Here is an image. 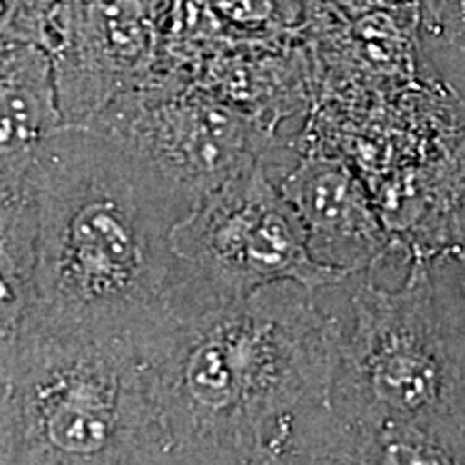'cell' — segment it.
Listing matches in <instances>:
<instances>
[{
    "label": "cell",
    "instance_id": "52a82bcc",
    "mask_svg": "<svg viewBox=\"0 0 465 465\" xmlns=\"http://www.w3.org/2000/svg\"><path fill=\"white\" fill-rule=\"evenodd\" d=\"M162 0H52L44 48L63 125H84L141 89L160 48Z\"/></svg>",
    "mask_w": 465,
    "mask_h": 465
},
{
    "label": "cell",
    "instance_id": "9a60e30c",
    "mask_svg": "<svg viewBox=\"0 0 465 465\" xmlns=\"http://www.w3.org/2000/svg\"><path fill=\"white\" fill-rule=\"evenodd\" d=\"M304 7L328 11L342 20L380 14V11H407L418 7L416 0H304Z\"/></svg>",
    "mask_w": 465,
    "mask_h": 465
},
{
    "label": "cell",
    "instance_id": "6da1fadb",
    "mask_svg": "<svg viewBox=\"0 0 465 465\" xmlns=\"http://www.w3.org/2000/svg\"><path fill=\"white\" fill-rule=\"evenodd\" d=\"M317 295L300 282L267 284L151 345L171 463H334L342 319Z\"/></svg>",
    "mask_w": 465,
    "mask_h": 465
},
{
    "label": "cell",
    "instance_id": "5b68a950",
    "mask_svg": "<svg viewBox=\"0 0 465 465\" xmlns=\"http://www.w3.org/2000/svg\"><path fill=\"white\" fill-rule=\"evenodd\" d=\"M171 242L182 322L267 284L291 281L325 291L351 278L317 263L304 224L265 160L207 194L173 226Z\"/></svg>",
    "mask_w": 465,
    "mask_h": 465
},
{
    "label": "cell",
    "instance_id": "5bb4252c",
    "mask_svg": "<svg viewBox=\"0 0 465 465\" xmlns=\"http://www.w3.org/2000/svg\"><path fill=\"white\" fill-rule=\"evenodd\" d=\"M226 25L246 35L298 31L304 22V0H207Z\"/></svg>",
    "mask_w": 465,
    "mask_h": 465
},
{
    "label": "cell",
    "instance_id": "7a4b0ae2",
    "mask_svg": "<svg viewBox=\"0 0 465 465\" xmlns=\"http://www.w3.org/2000/svg\"><path fill=\"white\" fill-rule=\"evenodd\" d=\"M26 190L37 213L28 323L125 336L147 351L182 322L171 232L183 216L119 144L63 125Z\"/></svg>",
    "mask_w": 465,
    "mask_h": 465
},
{
    "label": "cell",
    "instance_id": "8992f818",
    "mask_svg": "<svg viewBox=\"0 0 465 465\" xmlns=\"http://www.w3.org/2000/svg\"><path fill=\"white\" fill-rule=\"evenodd\" d=\"M119 144L185 218L231 177L281 158L287 141L199 84H143L84 124Z\"/></svg>",
    "mask_w": 465,
    "mask_h": 465
},
{
    "label": "cell",
    "instance_id": "2e32d148",
    "mask_svg": "<svg viewBox=\"0 0 465 465\" xmlns=\"http://www.w3.org/2000/svg\"><path fill=\"white\" fill-rule=\"evenodd\" d=\"M416 3H418V7H420V5L427 3V0H416Z\"/></svg>",
    "mask_w": 465,
    "mask_h": 465
},
{
    "label": "cell",
    "instance_id": "3957f363",
    "mask_svg": "<svg viewBox=\"0 0 465 465\" xmlns=\"http://www.w3.org/2000/svg\"><path fill=\"white\" fill-rule=\"evenodd\" d=\"M336 358V463H465L457 380L427 259L397 289L351 276Z\"/></svg>",
    "mask_w": 465,
    "mask_h": 465
},
{
    "label": "cell",
    "instance_id": "4fadbf2b",
    "mask_svg": "<svg viewBox=\"0 0 465 465\" xmlns=\"http://www.w3.org/2000/svg\"><path fill=\"white\" fill-rule=\"evenodd\" d=\"M420 26L435 67L459 93H465V0H427Z\"/></svg>",
    "mask_w": 465,
    "mask_h": 465
},
{
    "label": "cell",
    "instance_id": "7c38bea8",
    "mask_svg": "<svg viewBox=\"0 0 465 465\" xmlns=\"http://www.w3.org/2000/svg\"><path fill=\"white\" fill-rule=\"evenodd\" d=\"M438 291L457 380V416L465 431V254L427 259Z\"/></svg>",
    "mask_w": 465,
    "mask_h": 465
},
{
    "label": "cell",
    "instance_id": "30bf717a",
    "mask_svg": "<svg viewBox=\"0 0 465 465\" xmlns=\"http://www.w3.org/2000/svg\"><path fill=\"white\" fill-rule=\"evenodd\" d=\"M63 127L48 50L0 44V203L25 194L35 164Z\"/></svg>",
    "mask_w": 465,
    "mask_h": 465
},
{
    "label": "cell",
    "instance_id": "9c48e42d",
    "mask_svg": "<svg viewBox=\"0 0 465 465\" xmlns=\"http://www.w3.org/2000/svg\"><path fill=\"white\" fill-rule=\"evenodd\" d=\"M315 61L302 28L243 35L201 69L196 84L281 138V127L308 114L315 95Z\"/></svg>",
    "mask_w": 465,
    "mask_h": 465
},
{
    "label": "cell",
    "instance_id": "ba28073f",
    "mask_svg": "<svg viewBox=\"0 0 465 465\" xmlns=\"http://www.w3.org/2000/svg\"><path fill=\"white\" fill-rule=\"evenodd\" d=\"M295 147V158L274 179L304 224L311 254L347 276L375 272L397 242L369 185L341 155L298 143Z\"/></svg>",
    "mask_w": 465,
    "mask_h": 465
},
{
    "label": "cell",
    "instance_id": "8fae6325",
    "mask_svg": "<svg viewBox=\"0 0 465 465\" xmlns=\"http://www.w3.org/2000/svg\"><path fill=\"white\" fill-rule=\"evenodd\" d=\"M37 213L28 190L0 203V369L14 371L35 306Z\"/></svg>",
    "mask_w": 465,
    "mask_h": 465
},
{
    "label": "cell",
    "instance_id": "277c9868",
    "mask_svg": "<svg viewBox=\"0 0 465 465\" xmlns=\"http://www.w3.org/2000/svg\"><path fill=\"white\" fill-rule=\"evenodd\" d=\"M14 461L171 463L141 345L125 336L28 323L14 371Z\"/></svg>",
    "mask_w": 465,
    "mask_h": 465
}]
</instances>
